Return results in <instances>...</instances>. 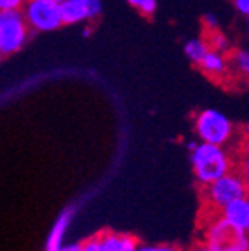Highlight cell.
Returning <instances> with one entry per match:
<instances>
[{"label":"cell","instance_id":"obj_23","mask_svg":"<svg viewBox=\"0 0 249 251\" xmlns=\"http://www.w3.org/2000/svg\"><path fill=\"white\" fill-rule=\"evenodd\" d=\"M190 251H213V250H211V248H207L206 244H204L202 241H200V243H197V244H195V246L192 248Z\"/></svg>","mask_w":249,"mask_h":251},{"label":"cell","instance_id":"obj_19","mask_svg":"<svg viewBox=\"0 0 249 251\" xmlns=\"http://www.w3.org/2000/svg\"><path fill=\"white\" fill-rule=\"evenodd\" d=\"M230 4L234 5L239 14L246 16V18L249 16V0H230Z\"/></svg>","mask_w":249,"mask_h":251},{"label":"cell","instance_id":"obj_27","mask_svg":"<svg viewBox=\"0 0 249 251\" xmlns=\"http://www.w3.org/2000/svg\"><path fill=\"white\" fill-rule=\"evenodd\" d=\"M52 2H58V4H63V2H65V0H52Z\"/></svg>","mask_w":249,"mask_h":251},{"label":"cell","instance_id":"obj_13","mask_svg":"<svg viewBox=\"0 0 249 251\" xmlns=\"http://www.w3.org/2000/svg\"><path fill=\"white\" fill-rule=\"evenodd\" d=\"M204 37H206L207 44H209L211 49H214V51H222V52H226V54H230V51L234 49L232 47V44H230L228 37L223 33L222 30H211V31H204Z\"/></svg>","mask_w":249,"mask_h":251},{"label":"cell","instance_id":"obj_29","mask_svg":"<svg viewBox=\"0 0 249 251\" xmlns=\"http://www.w3.org/2000/svg\"><path fill=\"white\" fill-rule=\"evenodd\" d=\"M248 251H249V246H248Z\"/></svg>","mask_w":249,"mask_h":251},{"label":"cell","instance_id":"obj_5","mask_svg":"<svg viewBox=\"0 0 249 251\" xmlns=\"http://www.w3.org/2000/svg\"><path fill=\"white\" fill-rule=\"evenodd\" d=\"M31 28L23 11H0V56L11 58L28 42Z\"/></svg>","mask_w":249,"mask_h":251},{"label":"cell","instance_id":"obj_18","mask_svg":"<svg viewBox=\"0 0 249 251\" xmlns=\"http://www.w3.org/2000/svg\"><path fill=\"white\" fill-rule=\"evenodd\" d=\"M237 168H239V171H241L242 178H244L246 187H248V192H249V157H239Z\"/></svg>","mask_w":249,"mask_h":251},{"label":"cell","instance_id":"obj_9","mask_svg":"<svg viewBox=\"0 0 249 251\" xmlns=\"http://www.w3.org/2000/svg\"><path fill=\"white\" fill-rule=\"evenodd\" d=\"M222 216H225L230 224L241 228H249V196L232 201L222 209Z\"/></svg>","mask_w":249,"mask_h":251},{"label":"cell","instance_id":"obj_7","mask_svg":"<svg viewBox=\"0 0 249 251\" xmlns=\"http://www.w3.org/2000/svg\"><path fill=\"white\" fill-rule=\"evenodd\" d=\"M61 9L65 25H89L103 14V0H65Z\"/></svg>","mask_w":249,"mask_h":251},{"label":"cell","instance_id":"obj_28","mask_svg":"<svg viewBox=\"0 0 249 251\" xmlns=\"http://www.w3.org/2000/svg\"><path fill=\"white\" fill-rule=\"evenodd\" d=\"M248 86H249V80H248Z\"/></svg>","mask_w":249,"mask_h":251},{"label":"cell","instance_id":"obj_4","mask_svg":"<svg viewBox=\"0 0 249 251\" xmlns=\"http://www.w3.org/2000/svg\"><path fill=\"white\" fill-rule=\"evenodd\" d=\"M194 133L199 141L228 147L237 129L223 112L216 108H202L194 117Z\"/></svg>","mask_w":249,"mask_h":251},{"label":"cell","instance_id":"obj_17","mask_svg":"<svg viewBox=\"0 0 249 251\" xmlns=\"http://www.w3.org/2000/svg\"><path fill=\"white\" fill-rule=\"evenodd\" d=\"M28 0H0V11H23Z\"/></svg>","mask_w":249,"mask_h":251},{"label":"cell","instance_id":"obj_25","mask_svg":"<svg viewBox=\"0 0 249 251\" xmlns=\"http://www.w3.org/2000/svg\"><path fill=\"white\" fill-rule=\"evenodd\" d=\"M244 133L249 134V126H246V127H244Z\"/></svg>","mask_w":249,"mask_h":251},{"label":"cell","instance_id":"obj_11","mask_svg":"<svg viewBox=\"0 0 249 251\" xmlns=\"http://www.w3.org/2000/svg\"><path fill=\"white\" fill-rule=\"evenodd\" d=\"M230 65H232V75L234 78L249 80V49L244 47H235L230 51Z\"/></svg>","mask_w":249,"mask_h":251},{"label":"cell","instance_id":"obj_30","mask_svg":"<svg viewBox=\"0 0 249 251\" xmlns=\"http://www.w3.org/2000/svg\"><path fill=\"white\" fill-rule=\"evenodd\" d=\"M248 232H249V228H248Z\"/></svg>","mask_w":249,"mask_h":251},{"label":"cell","instance_id":"obj_15","mask_svg":"<svg viewBox=\"0 0 249 251\" xmlns=\"http://www.w3.org/2000/svg\"><path fill=\"white\" fill-rule=\"evenodd\" d=\"M82 251H106L101 234H96L89 239L82 241Z\"/></svg>","mask_w":249,"mask_h":251},{"label":"cell","instance_id":"obj_12","mask_svg":"<svg viewBox=\"0 0 249 251\" xmlns=\"http://www.w3.org/2000/svg\"><path fill=\"white\" fill-rule=\"evenodd\" d=\"M209 44H207L206 37H194V39H188L187 42H185L183 46V51H185V56H187V59L192 63V65H195V67H199V63L202 61L204 56L209 52Z\"/></svg>","mask_w":249,"mask_h":251},{"label":"cell","instance_id":"obj_14","mask_svg":"<svg viewBox=\"0 0 249 251\" xmlns=\"http://www.w3.org/2000/svg\"><path fill=\"white\" fill-rule=\"evenodd\" d=\"M129 4V7H132L138 14H141L143 18L150 20L153 18V14L157 12V0H125Z\"/></svg>","mask_w":249,"mask_h":251},{"label":"cell","instance_id":"obj_20","mask_svg":"<svg viewBox=\"0 0 249 251\" xmlns=\"http://www.w3.org/2000/svg\"><path fill=\"white\" fill-rule=\"evenodd\" d=\"M202 25H204V31H211V30H218L220 28V23L216 21V18L211 14L204 16L202 18Z\"/></svg>","mask_w":249,"mask_h":251},{"label":"cell","instance_id":"obj_1","mask_svg":"<svg viewBox=\"0 0 249 251\" xmlns=\"http://www.w3.org/2000/svg\"><path fill=\"white\" fill-rule=\"evenodd\" d=\"M190 164L194 171V178L200 187L216 181L225 176L226 173L237 168V161L226 150V147L213 145L199 141L190 149Z\"/></svg>","mask_w":249,"mask_h":251},{"label":"cell","instance_id":"obj_2","mask_svg":"<svg viewBox=\"0 0 249 251\" xmlns=\"http://www.w3.org/2000/svg\"><path fill=\"white\" fill-rule=\"evenodd\" d=\"M202 243L213 251H248L249 232L230 224L222 213L204 216Z\"/></svg>","mask_w":249,"mask_h":251},{"label":"cell","instance_id":"obj_22","mask_svg":"<svg viewBox=\"0 0 249 251\" xmlns=\"http://www.w3.org/2000/svg\"><path fill=\"white\" fill-rule=\"evenodd\" d=\"M58 251H82V243H72V244H65V246H61Z\"/></svg>","mask_w":249,"mask_h":251},{"label":"cell","instance_id":"obj_16","mask_svg":"<svg viewBox=\"0 0 249 251\" xmlns=\"http://www.w3.org/2000/svg\"><path fill=\"white\" fill-rule=\"evenodd\" d=\"M138 251H185L176 244H141Z\"/></svg>","mask_w":249,"mask_h":251},{"label":"cell","instance_id":"obj_10","mask_svg":"<svg viewBox=\"0 0 249 251\" xmlns=\"http://www.w3.org/2000/svg\"><path fill=\"white\" fill-rule=\"evenodd\" d=\"M105 243L106 251H138L140 250V241L131 234H121V232L105 230L100 232Z\"/></svg>","mask_w":249,"mask_h":251},{"label":"cell","instance_id":"obj_21","mask_svg":"<svg viewBox=\"0 0 249 251\" xmlns=\"http://www.w3.org/2000/svg\"><path fill=\"white\" fill-rule=\"evenodd\" d=\"M239 157H249V134L246 133L239 143Z\"/></svg>","mask_w":249,"mask_h":251},{"label":"cell","instance_id":"obj_24","mask_svg":"<svg viewBox=\"0 0 249 251\" xmlns=\"http://www.w3.org/2000/svg\"><path fill=\"white\" fill-rule=\"evenodd\" d=\"M89 35H91V28L86 26V28H84V37H89Z\"/></svg>","mask_w":249,"mask_h":251},{"label":"cell","instance_id":"obj_8","mask_svg":"<svg viewBox=\"0 0 249 251\" xmlns=\"http://www.w3.org/2000/svg\"><path fill=\"white\" fill-rule=\"evenodd\" d=\"M199 70L206 77H209L214 82H226L228 78H234L232 75V65H230V56L226 52L209 49L204 59L199 63Z\"/></svg>","mask_w":249,"mask_h":251},{"label":"cell","instance_id":"obj_3","mask_svg":"<svg viewBox=\"0 0 249 251\" xmlns=\"http://www.w3.org/2000/svg\"><path fill=\"white\" fill-rule=\"evenodd\" d=\"M249 196L246 181L242 178L239 168L226 173L225 176L218 178L216 181L202 187V213L204 216L218 215L226 204L232 201Z\"/></svg>","mask_w":249,"mask_h":251},{"label":"cell","instance_id":"obj_26","mask_svg":"<svg viewBox=\"0 0 249 251\" xmlns=\"http://www.w3.org/2000/svg\"><path fill=\"white\" fill-rule=\"evenodd\" d=\"M248 39H249V16H248Z\"/></svg>","mask_w":249,"mask_h":251},{"label":"cell","instance_id":"obj_6","mask_svg":"<svg viewBox=\"0 0 249 251\" xmlns=\"http://www.w3.org/2000/svg\"><path fill=\"white\" fill-rule=\"evenodd\" d=\"M23 14L33 33H51L65 26L61 4L52 0H28Z\"/></svg>","mask_w":249,"mask_h":251}]
</instances>
